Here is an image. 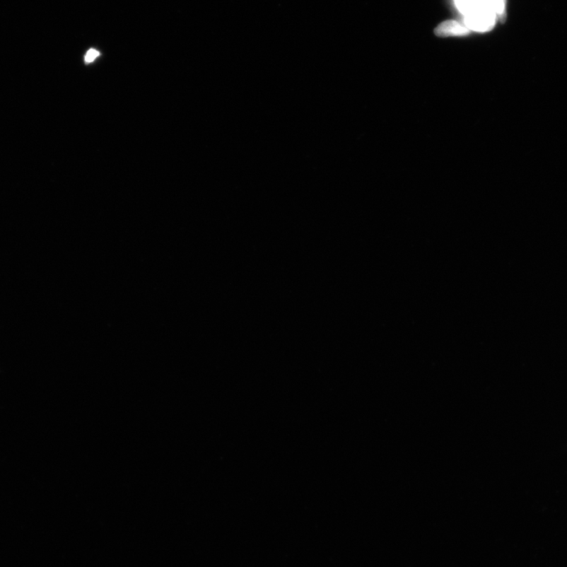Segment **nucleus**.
Listing matches in <instances>:
<instances>
[{
	"instance_id": "nucleus-4",
	"label": "nucleus",
	"mask_w": 567,
	"mask_h": 567,
	"mask_svg": "<svg viewBox=\"0 0 567 567\" xmlns=\"http://www.w3.org/2000/svg\"><path fill=\"white\" fill-rule=\"evenodd\" d=\"M484 5L496 13L497 18H505L507 0H481Z\"/></svg>"
},
{
	"instance_id": "nucleus-1",
	"label": "nucleus",
	"mask_w": 567,
	"mask_h": 567,
	"mask_svg": "<svg viewBox=\"0 0 567 567\" xmlns=\"http://www.w3.org/2000/svg\"><path fill=\"white\" fill-rule=\"evenodd\" d=\"M497 21L496 13L486 6H482L463 18V23L467 29L477 33L492 30Z\"/></svg>"
},
{
	"instance_id": "nucleus-3",
	"label": "nucleus",
	"mask_w": 567,
	"mask_h": 567,
	"mask_svg": "<svg viewBox=\"0 0 567 567\" xmlns=\"http://www.w3.org/2000/svg\"><path fill=\"white\" fill-rule=\"evenodd\" d=\"M455 4L463 16L469 15L482 6H486L481 0H455Z\"/></svg>"
},
{
	"instance_id": "nucleus-5",
	"label": "nucleus",
	"mask_w": 567,
	"mask_h": 567,
	"mask_svg": "<svg viewBox=\"0 0 567 567\" xmlns=\"http://www.w3.org/2000/svg\"><path fill=\"white\" fill-rule=\"evenodd\" d=\"M100 53L98 51H96L95 49H90L89 51H88L86 55L85 58L86 62H87V64L93 62L96 58L100 57Z\"/></svg>"
},
{
	"instance_id": "nucleus-2",
	"label": "nucleus",
	"mask_w": 567,
	"mask_h": 567,
	"mask_svg": "<svg viewBox=\"0 0 567 567\" xmlns=\"http://www.w3.org/2000/svg\"><path fill=\"white\" fill-rule=\"evenodd\" d=\"M434 33L436 35L440 37H462L467 35L469 30L464 25L454 20H448L436 28Z\"/></svg>"
}]
</instances>
